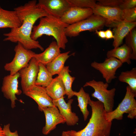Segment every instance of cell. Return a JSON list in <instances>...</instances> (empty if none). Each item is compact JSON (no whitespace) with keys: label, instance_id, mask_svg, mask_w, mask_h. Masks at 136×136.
Masks as SVG:
<instances>
[{"label":"cell","instance_id":"3","mask_svg":"<svg viewBox=\"0 0 136 136\" xmlns=\"http://www.w3.org/2000/svg\"><path fill=\"white\" fill-rule=\"evenodd\" d=\"M39 24L33 27L31 38L37 41L44 35L52 36L60 48L65 49L68 40L65 32V28L69 25L60 19L51 16L40 18Z\"/></svg>","mask_w":136,"mask_h":136},{"label":"cell","instance_id":"15","mask_svg":"<svg viewBox=\"0 0 136 136\" xmlns=\"http://www.w3.org/2000/svg\"><path fill=\"white\" fill-rule=\"evenodd\" d=\"M64 96L59 98L53 100L54 106L58 108L61 115L65 120V123L68 126H74L77 124L79 121L78 117L75 113L73 112L71 104L73 99H70L66 103Z\"/></svg>","mask_w":136,"mask_h":136},{"label":"cell","instance_id":"30","mask_svg":"<svg viewBox=\"0 0 136 136\" xmlns=\"http://www.w3.org/2000/svg\"><path fill=\"white\" fill-rule=\"evenodd\" d=\"M123 0H98L96 4L97 5L110 7H118Z\"/></svg>","mask_w":136,"mask_h":136},{"label":"cell","instance_id":"5","mask_svg":"<svg viewBox=\"0 0 136 136\" xmlns=\"http://www.w3.org/2000/svg\"><path fill=\"white\" fill-rule=\"evenodd\" d=\"M109 86L108 83L96 81L94 79L86 82L83 86L84 87L90 86L94 89V91L91 96L103 103L106 113L113 110L116 91L115 88L108 90Z\"/></svg>","mask_w":136,"mask_h":136},{"label":"cell","instance_id":"1","mask_svg":"<svg viewBox=\"0 0 136 136\" xmlns=\"http://www.w3.org/2000/svg\"><path fill=\"white\" fill-rule=\"evenodd\" d=\"M37 3L36 0H31L14 9L22 23L20 27L11 29L9 32L4 33L6 37L4 41L19 43L28 50L39 49L42 51H44V48L39 41L34 40L31 38L36 21L48 15L44 10L37 7Z\"/></svg>","mask_w":136,"mask_h":136},{"label":"cell","instance_id":"24","mask_svg":"<svg viewBox=\"0 0 136 136\" xmlns=\"http://www.w3.org/2000/svg\"><path fill=\"white\" fill-rule=\"evenodd\" d=\"M71 71L69 69V66H65L60 73L58 75L61 77L64 86L66 94L68 99H70L74 96V91L72 89V84L75 78L72 77L69 74Z\"/></svg>","mask_w":136,"mask_h":136},{"label":"cell","instance_id":"26","mask_svg":"<svg viewBox=\"0 0 136 136\" xmlns=\"http://www.w3.org/2000/svg\"><path fill=\"white\" fill-rule=\"evenodd\" d=\"M119 80L128 85L131 90L136 93V68L130 71L122 72L118 77Z\"/></svg>","mask_w":136,"mask_h":136},{"label":"cell","instance_id":"6","mask_svg":"<svg viewBox=\"0 0 136 136\" xmlns=\"http://www.w3.org/2000/svg\"><path fill=\"white\" fill-rule=\"evenodd\" d=\"M107 21L101 17L93 14L88 18L74 24L69 25L65 29L67 37H74L85 31H95L106 26Z\"/></svg>","mask_w":136,"mask_h":136},{"label":"cell","instance_id":"31","mask_svg":"<svg viewBox=\"0 0 136 136\" xmlns=\"http://www.w3.org/2000/svg\"><path fill=\"white\" fill-rule=\"evenodd\" d=\"M136 0H123L118 7L123 10L132 8L136 7Z\"/></svg>","mask_w":136,"mask_h":136},{"label":"cell","instance_id":"37","mask_svg":"<svg viewBox=\"0 0 136 136\" xmlns=\"http://www.w3.org/2000/svg\"><path fill=\"white\" fill-rule=\"evenodd\" d=\"M1 8V7L0 6V9Z\"/></svg>","mask_w":136,"mask_h":136},{"label":"cell","instance_id":"12","mask_svg":"<svg viewBox=\"0 0 136 136\" xmlns=\"http://www.w3.org/2000/svg\"><path fill=\"white\" fill-rule=\"evenodd\" d=\"M45 114L46 122L42 130V133L47 135L54 129L58 124L65 123V119L60 114L57 108L55 106L43 109Z\"/></svg>","mask_w":136,"mask_h":136},{"label":"cell","instance_id":"10","mask_svg":"<svg viewBox=\"0 0 136 136\" xmlns=\"http://www.w3.org/2000/svg\"><path fill=\"white\" fill-rule=\"evenodd\" d=\"M20 75L18 72L13 75L10 74L5 76L3 78L1 89L4 97L11 101L12 109L16 106V101L18 100L16 95L21 94V91L18 89V79Z\"/></svg>","mask_w":136,"mask_h":136},{"label":"cell","instance_id":"35","mask_svg":"<svg viewBox=\"0 0 136 136\" xmlns=\"http://www.w3.org/2000/svg\"><path fill=\"white\" fill-rule=\"evenodd\" d=\"M61 136H72L68 132V130L63 131L62 133Z\"/></svg>","mask_w":136,"mask_h":136},{"label":"cell","instance_id":"29","mask_svg":"<svg viewBox=\"0 0 136 136\" xmlns=\"http://www.w3.org/2000/svg\"><path fill=\"white\" fill-rule=\"evenodd\" d=\"M122 21L128 23L133 22L136 21V7L122 10Z\"/></svg>","mask_w":136,"mask_h":136},{"label":"cell","instance_id":"22","mask_svg":"<svg viewBox=\"0 0 136 136\" xmlns=\"http://www.w3.org/2000/svg\"><path fill=\"white\" fill-rule=\"evenodd\" d=\"M70 51L60 53L50 62L46 65L48 71L53 76L58 75L64 68L65 63L70 56L69 55Z\"/></svg>","mask_w":136,"mask_h":136},{"label":"cell","instance_id":"25","mask_svg":"<svg viewBox=\"0 0 136 136\" xmlns=\"http://www.w3.org/2000/svg\"><path fill=\"white\" fill-rule=\"evenodd\" d=\"M39 70L35 85L46 87L50 84L53 78L46 65L39 63Z\"/></svg>","mask_w":136,"mask_h":136},{"label":"cell","instance_id":"11","mask_svg":"<svg viewBox=\"0 0 136 136\" xmlns=\"http://www.w3.org/2000/svg\"><path fill=\"white\" fill-rule=\"evenodd\" d=\"M37 5L48 15L59 19L70 7L67 0H39Z\"/></svg>","mask_w":136,"mask_h":136},{"label":"cell","instance_id":"21","mask_svg":"<svg viewBox=\"0 0 136 136\" xmlns=\"http://www.w3.org/2000/svg\"><path fill=\"white\" fill-rule=\"evenodd\" d=\"M131 52V49L124 44L120 47L108 51L107 56V58H115L123 63L125 62L130 64L131 63L130 56Z\"/></svg>","mask_w":136,"mask_h":136},{"label":"cell","instance_id":"4","mask_svg":"<svg viewBox=\"0 0 136 136\" xmlns=\"http://www.w3.org/2000/svg\"><path fill=\"white\" fill-rule=\"evenodd\" d=\"M124 97L118 107L114 110L105 114L106 119L112 122L114 119H122L124 113L128 114L127 117L131 119L136 117V100L135 99L136 93H134L128 86L126 88Z\"/></svg>","mask_w":136,"mask_h":136},{"label":"cell","instance_id":"36","mask_svg":"<svg viewBox=\"0 0 136 136\" xmlns=\"http://www.w3.org/2000/svg\"><path fill=\"white\" fill-rule=\"evenodd\" d=\"M0 136H5L3 132V128L1 126H0Z\"/></svg>","mask_w":136,"mask_h":136},{"label":"cell","instance_id":"34","mask_svg":"<svg viewBox=\"0 0 136 136\" xmlns=\"http://www.w3.org/2000/svg\"><path fill=\"white\" fill-rule=\"evenodd\" d=\"M95 33L98 36L101 38L103 39H106V35L105 31L100 30H95Z\"/></svg>","mask_w":136,"mask_h":136},{"label":"cell","instance_id":"8","mask_svg":"<svg viewBox=\"0 0 136 136\" xmlns=\"http://www.w3.org/2000/svg\"><path fill=\"white\" fill-rule=\"evenodd\" d=\"M39 63L33 57L27 66L18 72L21 78V86L24 94L35 85L39 71Z\"/></svg>","mask_w":136,"mask_h":136},{"label":"cell","instance_id":"18","mask_svg":"<svg viewBox=\"0 0 136 136\" xmlns=\"http://www.w3.org/2000/svg\"><path fill=\"white\" fill-rule=\"evenodd\" d=\"M22 22L16 11L0 9V28H10L11 29L20 27Z\"/></svg>","mask_w":136,"mask_h":136},{"label":"cell","instance_id":"9","mask_svg":"<svg viewBox=\"0 0 136 136\" xmlns=\"http://www.w3.org/2000/svg\"><path fill=\"white\" fill-rule=\"evenodd\" d=\"M123 63L118 59L114 57L106 58L103 62L94 61L91 64L93 68L98 70L108 84L116 78L115 76L117 70L121 67Z\"/></svg>","mask_w":136,"mask_h":136},{"label":"cell","instance_id":"16","mask_svg":"<svg viewBox=\"0 0 136 136\" xmlns=\"http://www.w3.org/2000/svg\"><path fill=\"white\" fill-rule=\"evenodd\" d=\"M93 14L101 17L107 21L106 26L112 23L122 21V10L117 7H110L96 5L92 9Z\"/></svg>","mask_w":136,"mask_h":136},{"label":"cell","instance_id":"19","mask_svg":"<svg viewBox=\"0 0 136 136\" xmlns=\"http://www.w3.org/2000/svg\"><path fill=\"white\" fill-rule=\"evenodd\" d=\"M60 48L56 41L52 42L42 52L36 53L34 57L38 62L46 65L54 59L61 53Z\"/></svg>","mask_w":136,"mask_h":136},{"label":"cell","instance_id":"33","mask_svg":"<svg viewBox=\"0 0 136 136\" xmlns=\"http://www.w3.org/2000/svg\"><path fill=\"white\" fill-rule=\"evenodd\" d=\"M106 40L114 38V36L112 31L110 29H108L105 31Z\"/></svg>","mask_w":136,"mask_h":136},{"label":"cell","instance_id":"14","mask_svg":"<svg viewBox=\"0 0 136 136\" xmlns=\"http://www.w3.org/2000/svg\"><path fill=\"white\" fill-rule=\"evenodd\" d=\"M93 14L92 9L90 8L70 7L60 19L69 25L85 19Z\"/></svg>","mask_w":136,"mask_h":136},{"label":"cell","instance_id":"23","mask_svg":"<svg viewBox=\"0 0 136 136\" xmlns=\"http://www.w3.org/2000/svg\"><path fill=\"white\" fill-rule=\"evenodd\" d=\"M74 95L77 97L78 103V106L82 113L84 121H85L89 114L87 108L89 100L90 99L89 94L85 92L82 87L78 92L74 91Z\"/></svg>","mask_w":136,"mask_h":136},{"label":"cell","instance_id":"32","mask_svg":"<svg viewBox=\"0 0 136 136\" xmlns=\"http://www.w3.org/2000/svg\"><path fill=\"white\" fill-rule=\"evenodd\" d=\"M3 128L5 136H19L17 131L12 132L10 130V123L4 125Z\"/></svg>","mask_w":136,"mask_h":136},{"label":"cell","instance_id":"13","mask_svg":"<svg viewBox=\"0 0 136 136\" xmlns=\"http://www.w3.org/2000/svg\"><path fill=\"white\" fill-rule=\"evenodd\" d=\"M24 94L36 102L39 110L41 111L45 108L54 106L53 100L48 94L45 87L35 85Z\"/></svg>","mask_w":136,"mask_h":136},{"label":"cell","instance_id":"17","mask_svg":"<svg viewBox=\"0 0 136 136\" xmlns=\"http://www.w3.org/2000/svg\"><path fill=\"white\" fill-rule=\"evenodd\" d=\"M136 25V22L128 23L123 21L112 23L109 25V27L114 28V38L113 46L114 48L119 47L122 44L124 38Z\"/></svg>","mask_w":136,"mask_h":136},{"label":"cell","instance_id":"2","mask_svg":"<svg viewBox=\"0 0 136 136\" xmlns=\"http://www.w3.org/2000/svg\"><path fill=\"white\" fill-rule=\"evenodd\" d=\"M88 104L92 110L91 117L86 127L78 131L68 130L72 136H110L112 122L106 119L103 103L90 99Z\"/></svg>","mask_w":136,"mask_h":136},{"label":"cell","instance_id":"28","mask_svg":"<svg viewBox=\"0 0 136 136\" xmlns=\"http://www.w3.org/2000/svg\"><path fill=\"white\" fill-rule=\"evenodd\" d=\"M70 7L93 9L95 6L96 1L94 0H67Z\"/></svg>","mask_w":136,"mask_h":136},{"label":"cell","instance_id":"27","mask_svg":"<svg viewBox=\"0 0 136 136\" xmlns=\"http://www.w3.org/2000/svg\"><path fill=\"white\" fill-rule=\"evenodd\" d=\"M126 44L131 50V59L136 60V30H132L126 36Z\"/></svg>","mask_w":136,"mask_h":136},{"label":"cell","instance_id":"7","mask_svg":"<svg viewBox=\"0 0 136 136\" xmlns=\"http://www.w3.org/2000/svg\"><path fill=\"white\" fill-rule=\"evenodd\" d=\"M17 43L14 48L15 55L14 58L4 66L5 70L9 72L11 75L16 74L27 66L36 54L31 50L25 48L20 43Z\"/></svg>","mask_w":136,"mask_h":136},{"label":"cell","instance_id":"20","mask_svg":"<svg viewBox=\"0 0 136 136\" xmlns=\"http://www.w3.org/2000/svg\"><path fill=\"white\" fill-rule=\"evenodd\" d=\"M45 88L48 94L53 100L59 98L66 94L61 77L59 75L53 78L50 84Z\"/></svg>","mask_w":136,"mask_h":136}]
</instances>
